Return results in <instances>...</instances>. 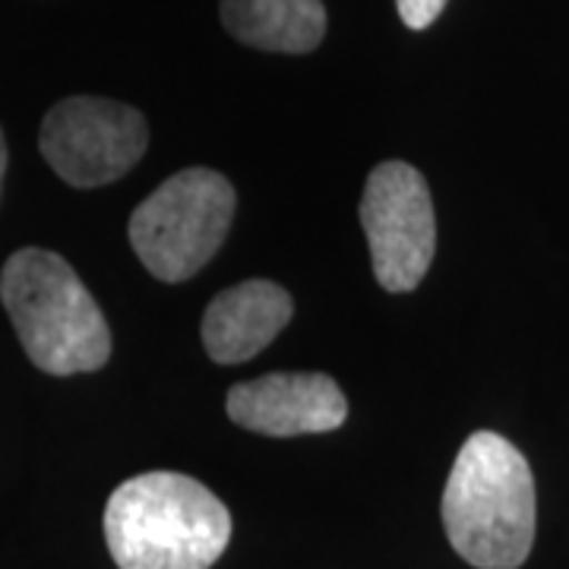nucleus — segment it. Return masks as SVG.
Here are the masks:
<instances>
[{
    "label": "nucleus",
    "mask_w": 569,
    "mask_h": 569,
    "mask_svg": "<svg viewBox=\"0 0 569 569\" xmlns=\"http://www.w3.org/2000/svg\"><path fill=\"white\" fill-rule=\"evenodd\" d=\"M443 529L452 550L478 569H519L535 545V475L493 430L471 433L443 488Z\"/></svg>",
    "instance_id": "nucleus-1"
},
{
    "label": "nucleus",
    "mask_w": 569,
    "mask_h": 569,
    "mask_svg": "<svg viewBox=\"0 0 569 569\" xmlns=\"http://www.w3.org/2000/svg\"><path fill=\"white\" fill-rule=\"evenodd\" d=\"M104 541L118 569H209L231 541V512L181 471H146L108 497Z\"/></svg>",
    "instance_id": "nucleus-2"
},
{
    "label": "nucleus",
    "mask_w": 569,
    "mask_h": 569,
    "mask_svg": "<svg viewBox=\"0 0 569 569\" xmlns=\"http://www.w3.org/2000/svg\"><path fill=\"white\" fill-rule=\"evenodd\" d=\"M0 301L29 361L54 377L99 370L111 358L104 313L63 257L39 247L13 253L0 272Z\"/></svg>",
    "instance_id": "nucleus-3"
},
{
    "label": "nucleus",
    "mask_w": 569,
    "mask_h": 569,
    "mask_svg": "<svg viewBox=\"0 0 569 569\" xmlns=\"http://www.w3.org/2000/svg\"><path fill=\"white\" fill-rule=\"evenodd\" d=\"M234 206L238 197L224 174L187 168L133 209L130 244L156 279L183 282L216 257Z\"/></svg>",
    "instance_id": "nucleus-4"
},
{
    "label": "nucleus",
    "mask_w": 569,
    "mask_h": 569,
    "mask_svg": "<svg viewBox=\"0 0 569 569\" xmlns=\"http://www.w3.org/2000/svg\"><path fill=\"white\" fill-rule=\"evenodd\" d=\"M373 276L392 295L415 291L437 250V216L425 174L406 162H383L370 171L361 197Z\"/></svg>",
    "instance_id": "nucleus-5"
},
{
    "label": "nucleus",
    "mask_w": 569,
    "mask_h": 569,
    "mask_svg": "<svg viewBox=\"0 0 569 569\" xmlns=\"http://www.w3.org/2000/svg\"><path fill=\"white\" fill-rule=\"evenodd\" d=\"M137 108L96 96L58 102L41 121V156L70 187H104L123 178L146 152Z\"/></svg>",
    "instance_id": "nucleus-6"
},
{
    "label": "nucleus",
    "mask_w": 569,
    "mask_h": 569,
    "mask_svg": "<svg viewBox=\"0 0 569 569\" xmlns=\"http://www.w3.org/2000/svg\"><path fill=\"white\" fill-rule=\"evenodd\" d=\"M228 418L263 437L326 433L346 425L342 387L326 373H266L228 392Z\"/></svg>",
    "instance_id": "nucleus-7"
},
{
    "label": "nucleus",
    "mask_w": 569,
    "mask_h": 569,
    "mask_svg": "<svg viewBox=\"0 0 569 569\" xmlns=\"http://www.w3.org/2000/svg\"><path fill=\"white\" fill-rule=\"evenodd\" d=\"M295 313L282 284L269 279L247 282L216 295L203 313V346L216 365H241L260 355Z\"/></svg>",
    "instance_id": "nucleus-8"
},
{
    "label": "nucleus",
    "mask_w": 569,
    "mask_h": 569,
    "mask_svg": "<svg viewBox=\"0 0 569 569\" xmlns=\"http://www.w3.org/2000/svg\"><path fill=\"white\" fill-rule=\"evenodd\" d=\"M222 22L238 41L276 54H307L326 36L320 0H222Z\"/></svg>",
    "instance_id": "nucleus-9"
},
{
    "label": "nucleus",
    "mask_w": 569,
    "mask_h": 569,
    "mask_svg": "<svg viewBox=\"0 0 569 569\" xmlns=\"http://www.w3.org/2000/svg\"><path fill=\"white\" fill-rule=\"evenodd\" d=\"M396 7H399V17L408 29L421 32L443 13L447 0H396Z\"/></svg>",
    "instance_id": "nucleus-10"
},
{
    "label": "nucleus",
    "mask_w": 569,
    "mask_h": 569,
    "mask_svg": "<svg viewBox=\"0 0 569 569\" xmlns=\"http://www.w3.org/2000/svg\"><path fill=\"white\" fill-rule=\"evenodd\" d=\"M3 171H7V142H3V130H0V187H3Z\"/></svg>",
    "instance_id": "nucleus-11"
}]
</instances>
